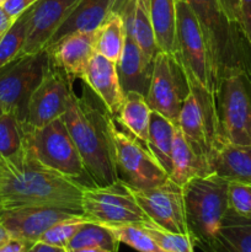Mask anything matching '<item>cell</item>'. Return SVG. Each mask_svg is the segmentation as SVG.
Instances as JSON below:
<instances>
[{"label": "cell", "mask_w": 251, "mask_h": 252, "mask_svg": "<svg viewBox=\"0 0 251 252\" xmlns=\"http://www.w3.org/2000/svg\"><path fill=\"white\" fill-rule=\"evenodd\" d=\"M212 172L229 182L251 185V145L219 143L212 155Z\"/></svg>", "instance_id": "20"}, {"label": "cell", "mask_w": 251, "mask_h": 252, "mask_svg": "<svg viewBox=\"0 0 251 252\" xmlns=\"http://www.w3.org/2000/svg\"><path fill=\"white\" fill-rule=\"evenodd\" d=\"M84 83L100 98L107 112L116 117L125 101V91L120 83L116 62L94 54L83 76Z\"/></svg>", "instance_id": "18"}, {"label": "cell", "mask_w": 251, "mask_h": 252, "mask_svg": "<svg viewBox=\"0 0 251 252\" xmlns=\"http://www.w3.org/2000/svg\"><path fill=\"white\" fill-rule=\"evenodd\" d=\"M27 126L16 113L6 111L0 117V161H9L24 152Z\"/></svg>", "instance_id": "29"}, {"label": "cell", "mask_w": 251, "mask_h": 252, "mask_svg": "<svg viewBox=\"0 0 251 252\" xmlns=\"http://www.w3.org/2000/svg\"><path fill=\"white\" fill-rule=\"evenodd\" d=\"M176 127V123L169 118L152 111L145 145L157 162L164 167L167 175L171 170V150Z\"/></svg>", "instance_id": "27"}, {"label": "cell", "mask_w": 251, "mask_h": 252, "mask_svg": "<svg viewBox=\"0 0 251 252\" xmlns=\"http://www.w3.org/2000/svg\"><path fill=\"white\" fill-rule=\"evenodd\" d=\"M221 10L226 19L233 24L240 25L241 12H240V0H218ZM241 26V25H240Z\"/></svg>", "instance_id": "36"}, {"label": "cell", "mask_w": 251, "mask_h": 252, "mask_svg": "<svg viewBox=\"0 0 251 252\" xmlns=\"http://www.w3.org/2000/svg\"><path fill=\"white\" fill-rule=\"evenodd\" d=\"M130 0H110V14H120L125 11Z\"/></svg>", "instance_id": "42"}, {"label": "cell", "mask_w": 251, "mask_h": 252, "mask_svg": "<svg viewBox=\"0 0 251 252\" xmlns=\"http://www.w3.org/2000/svg\"><path fill=\"white\" fill-rule=\"evenodd\" d=\"M85 221H88L86 218H75L59 221V223L51 226L46 233H43V235L39 238L37 243L66 249L68 244L70 243L71 239L74 238V235L78 233V230L83 226Z\"/></svg>", "instance_id": "34"}, {"label": "cell", "mask_w": 251, "mask_h": 252, "mask_svg": "<svg viewBox=\"0 0 251 252\" xmlns=\"http://www.w3.org/2000/svg\"><path fill=\"white\" fill-rule=\"evenodd\" d=\"M85 185L63 176L37 161L27 147L0 165V204L5 209L20 207H59L81 211Z\"/></svg>", "instance_id": "1"}, {"label": "cell", "mask_w": 251, "mask_h": 252, "mask_svg": "<svg viewBox=\"0 0 251 252\" xmlns=\"http://www.w3.org/2000/svg\"><path fill=\"white\" fill-rule=\"evenodd\" d=\"M126 42V27L122 15L110 14L96 30L95 53L116 62L120 59Z\"/></svg>", "instance_id": "28"}, {"label": "cell", "mask_w": 251, "mask_h": 252, "mask_svg": "<svg viewBox=\"0 0 251 252\" xmlns=\"http://www.w3.org/2000/svg\"><path fill=\"white\" fill-rule=\"evenodd\" d=\"M250 73H251V68H250Z\"/></svg>", "instance_id": "50"}, {"label": "cell", "mask_w": 251, "mask_h": 252, "mask_svg": "<svg viewBox=\"0 0 251 252\" xmlns=\"http://www.w3.org/2000/svg\"><path fill=\"white\" fill-rule=\"evenodd\" d=\"M32 252H68L64 248H57V246L47 245V244L36 243L31 248Z\"/></svg>", "instance_id": "41"}, {"label": "cell", "mask_w": 251, "mask_h": 252, "mask_svg": "<svg viewBox=\"0 0 251 252\" xmlns=\"http://www.w3.org/2000/svg\"><path fill=\"white\" fill-rule=\"evenodd\" d=\"M110 113L100 108L84 89L83 96L71 91L68 106L62 116L65 127L83 159L91 184L107 186L118 180L113 148L108 130Z\"/></svg>", "instance_id": "2"}, {"label": "cell", "mask_w": 251, "mask_h": 252, "mask_svg": "<svg viewBox=\"0 0 251 252\" xmlns=\"http://www.w3.org/2000/svg\"><path fill=\"white\" fill-rule=\"evenodd\" d=\"M220 143L251 145V73L231 69L219 80L216 91Z\"/></svg>", "instance_id": "5"}, {"label": "cell", "mask_w": 251, "mask_h": 252, "mask_svg": "<svg viewBox=\"0 0 251 252\" xmlns=\"http://www.w3.org/2000/svg\"><path fill=\"white\" fill-rule=\"evenodd\" d=\"M68 252H106V251L101 250V249H97V248H84V249H78V250H73Z\"/></svg>", "instance_id": "44"}, {"label": "cell", "mask_w": 251, "mask_h": 252, "mask_svg": "<svg viewBox=\"0 0 251 252\" xmlns=\"http://www.w3.org/2000/svg\"><path fill=\"white\" fill-rule=\"evenodd\" d=\"M126 33L132 37L148 61L154 62L157 52L150 17V0H130L122 12Z\"/></svg>", "instance_id": "23"}, {"label": "cell", "mask_w": 251, "mask_h": 252, "mask_svg": "<svg viewBox=\"0 0 251 252\" xmlns=\"http://www.w3.org/2000/svg\"><path fill=\"white\" fill-rule=\"evenodd\" d=\"M5 112H6V110H5V107H4V106H2L1 103H0V117H1V116L4 115Z\"/></svg>", "instance_id": "45"}, {"label": "cell", "mask_w": 251, "mask_h": 252, "mask_svg": "<svg viewBox=\"0 0 251 252\" xmlns=\"http://www.w3.org/2000/svg\"><path fill=\"white\" fill-rule=\"evenodd\" d=\"M10 238H11L10 234L7 233V230L4 228V225L0 223V246H1L4 243H6Z\"/></svg>", "instance_id": "43"}, {"label": "cell", "mask_w": 251, "mask_h": 252, "mask_svg": "<svg viewBox=\"0 0 251 252\" xmlns=\"http://www.w3.org/2000/svg\"><path fill=\"white\" fill-rule=\"evenodd\" d=\"M188 85V95L180 111L177 127L196 154L211 166L212 155L220 143L216 96L193 84Z\"/></svg>", "instance_id": "10"}, {"label": "cell", "mask_w": 251, "mask_h": 252, "mask_svg": "<svg viewBox=\"0 0 251 252\" xmlns=\"http://www.w3.org/2000/svg\"><path fill=\"white\" fill-rule=\"evenodd\" d=\"M85 218L83 212L59 207H20L0 212V223L11 238L34 245L43 233L59 221Z\"/></svg>", "instance_id": "15"}, {"label": "cell", "mask_w": 251, "mask_h": 252, "mask_svg": "<svg viewBox=\"0 0 251 252\" xmlns=\"http://www.w3.org/2000/svg\"><path fill=\"white\" fill-rule=\"evenodd\" d=\"M132 192L137 203L155 225L189 236L181 186L169 179L159 186L147 189H132Z\"/></svg>", "instance_id": "13"}, {"label": "cell", "mask_w": 251, "mask_h": 252, "mask_svg": "<svg viewBox=\"0 0 251 252\" xmlns=\"http://www.w3.org/2000/svg\"><path fill=\"white\" fill-rule=\"evenodd\" d=\"M16 19H12L9 14L4 10V7L0 6V38L5 34V32L11 27Z\"/></svg>", "instance_id": "40"}, {"label": "cell", "mask_w": 251, "mask_h": 252, "mask_svg": "<svg viewBox=\"0 0 251 252\" xmlns=\"http://www.w3.org/2000/svg\"><path fill=\"white\" fill-rule=\"evenodd\" d=\"M196 15L213 59L217 80L231 69L251 68V44L240 25L226 19L218 0H185Z\"/></svg>", "instance_id": "3"}, {"label": "cell", "mask_w": 251, "mask_h": 252, "mask_svg": "<svg viewBox=\"0 0 251 252\" xmlns=\"http://www.w3.org/2000/svg\"><path fill=\"white\" fill-rule=\"evenodd\" d=\"M81 211L88 220L106 226L150 223L135 201L132 189L120 179L107 186L85 185Z\"/></svg>", "instance_id": "9"}, {"label": "cell", "mask_w": 251, "mask_h": 252, "mask_svg": "<svg viewBox=\"0 0 251 252\" xmlns=\"http://www.w3.org/2000/svg\"><path fill=\"white\" fill-rule=\"evenodd\" d=\"M0 165H1V161H0Z\"/></svg>", "instance_id": "49"}, {"label": "cell", "mask_w": 251, "mask_h": 252, "mask_svg": "<svg viewBox=\"0 0 251 252\" xmlns=\"http://www.w3.org/2000/svg\"><path fill=\"white\" fill-rule=\"evenodd\" d=\"M212 174V169L196 154L179 127H176L171 150V170L169 179L184 187L189 180Z\"/></svg>", "instance_id": "24"}, {"label": "cell", "mask_w": 251, "mask_h": 252, "mask_svg": "<svg viewBox=\"0 0 251 252\" xmlns=\"http://www.w3.org/2000/svg\"><path fill=\"white\" fill-rule=\"evenodd\" d=\"M241 29L251 44V0H240Z\"/></svg>", "instance_id": "38"}, {"label": "cell", "mask_w": 251, "mask_h": 252, "mask_svg": "<svg viewBox=\"0 0 251 252\" xmlns=\"http://www.w3.org/2000/svg\"><path fill=\"white\" fill-rule=\"evenodd\" d=\"M229 181L214 172L189 180L184 187L185 214L196 248L207 245L218 234L228 204Z\"/></svg>", "instance_id": "4"}, {"label": "cell", "mask_w": 251, "mask_h": 252, "mask_svg": "<svg viewBox=\"0 0 251 252\" xmlns=\"http://www.w3.org/2000/svg\"><path fill=\"white\" fill-rule=\"evenodd\" d=\"M150 17L157 49L177 58L176 0H150Z\"/></svg>", "instance_id": "25"}, {"label": "cell", "mask_w": 251, "mask_h": 252, "mask_svg": "<svg viewBox=\"0 0 251 252\" xmlns=\"http://www.w3.org/2000/svg\"><path fill=\"white\" fill-rule=\"evenodd\" d=\"M142 226L164 252H194V245L188 235L165 230L153 221L142 224Z\"/></svg>", "instance_id": "33"}, {"label": "cell", "mask_w": 251, "mask_h": 252, "mask_svg": "<svg viewBox=\"0 0 251 252\" xmlns=\"http://www.w3.org/2000/svg\"><path fill=\"white\" fill-rule=\"evenodd\" d=\"M33 245L25 243L20 239L10 238L6 243L0 246V252H27Z\"/></svg>", "instance_id": "39"}, {"label": "cell", "mask_w": 251, "mask_h": 252, "mask_svg": "<svg viewBox=\"0 0 251 252\" xmlns=\"http://www.w3.org/2000/svg\"><path fill=\"white\" fill-rule=\"evenodd\" d=\"M150 115L152 108L148 105L145 96L137 91H128L125 94V101L120 112L113 118L122 127L127 128L130 134L145 144L148 139Z\"/></svg>", "instance_id": "26"}, {"label": "cell", "mask_w": 251, "mask_h": 252, "mask_svg": "<svg viewBox=\"0 0 251 252\" xmlns=\"http://www.w3.org/2000/svg\"><path fill=\"white\" fill-rule=\"evenodd\" d=\"M228 204L230 211L251 217V185L229 182Z\"/></svg>", "instance_id": "35"}, {"label": "cell", "mask_w": 251, "mask_h": 252, "mask_svg": "<svg viewBox=\"0 0 251 252\" xmlns=\"http://www.w3.org/2000/svg\"><path fill=\"white\" fill-rule=\"evenodd\" d=\"M79 1L80 0H37L30 7L26 42L19 57L37 53L46 48L49 39Z\"/></svg>", "instance_id": "16"}, {"label": "cell", "mask_w": 251, "mask_h": 252, "mask_svg": "<svg viewBox=\"0 0 251 252\" xmlns=\"http://www.w3.org/2000/svg\"><path fill=\"white\" fill-rule=\"evenodd\" d=\"M154 62L148 61L137 42L126 33V42L120 59L117 61V71L123 91H137L147 95L150 75Z\"/></svg>", "instance_id": "19"}, {"label": "cell", "mask_w": 251, "mask_h": 252, "mask_svg": "<svg viewBox=\"0 0 251 252\" xmlns=\"http://www.w3.org/2000/svg\"><path fill=\"white\" fill-rule=\"evenodd\" d=\"M108 15L110 0H80L49 39L46 48L52 47L71 33L96 31Z\"/></svg>", "instance_id": "21"}, {"label": "cell", "mask_w": 251, "mask_h": 252, "mask_svg": "<svg viewBox=\"0 0 251 252\" xmlns=\"http://www.w3.org/2000/svg\"><path fill=\"white\" fill-rule=\"evenodd\" d=\"M120 244L118 239L108 226L88 220L83 224V226L68 244L66 251L84 248H97L106 252H118Z\"/></svg>", "instance_id": "30"}, {"label": "cell", "mask_w": 251, "mask_h": 252, "mask_svg": "<svg viewBox=\"0 0 251 252\" xmlns=\"http://www.w3.org/2000/svg\"><path fill=\"white\" fill-rule=\"evenodd\" d=\"M5 2V0H0V6H2V4Z\"/></svg>", "instance_id": "46"}, {"label": "cell", "mask_w": 251, "mask_h": 252, "mask_svg": "<svg viewBox=\"0 0 251 252\" xmlns=\"http://www.w3.org/2000/svg\"><path fill=\"white\" fill-rule=\"evenodd\" d=\"M189 85L179 59L171 54L157 52L153 63L148 86L147 102L152 111L176 123Z\"/></svg>", "instance_id": "12"}, {"label": "cell", "mask_w": 251, "mask_h": 252, "mask_svg": "<svg viewBox=\"0 0 251 252\" xmlns=\"http://www.w3.org/2000/svg\"><path fill=\"white\" fill-rule=\"evenodd\" d=\"M27 252H32V250H31V249H30V250H29V251H27Z\"/></svg>", "instance_id": "48"}, {"label": "cell", "mask_w": 251, "mask_h": 252, "mask_svg": "<svg viewBox=\"0 0 251 252\" xmlns=\"http://www.w3.org/2000/svg\"><path fill=\"white\" fill-rule=\"evenodd\" d=\"M29 20L30 7L15 20L11 27L0 38V69L16 59L24 48L29 30Z\"/></svg>", "instance_id": "31"}, {"label": "cell", "mask_w": 251, "mask_h": 252, "mask_svg": "<svg viewBox=\"0 0 251 252\" xmlns=\"http://www.w3.org/2000/svg\"><path fill=\"white\" fill-rule=\"evenodd\" d=\"M51 64L47 49L17 57L0 69V103L6 111L26 121L27 106L34 89L43 79Z\"/></svg>", "instance_id": "11"}, {"label": "cell", "mask_w": 251, "mask_h": 252, "mask_svg": "<svg viewBox=\"0 0 251 252\" xmlns=\"http://www.w3.org/2000/svg\"><path fill=\"white\" fill-rule=\"evenodd\" d=\"M177 58L189 84L216 96L218 80L211 51L196 15L185 0H176Z\"/></svg>", "instance_id": "6"}, {"label": "cell", "mask_w": 251, "mask_h": 252, "mask_svg": "<svg viewBox=\"0 0 251 252\" xmlns=\"http://www.w3.org/2000/svg\"><path fill=\"white\" fill-rule=\"evenodd\" d=\"M71 91L70 79L51 62L43 79L30 97L25 123L38 128L62 117L66 111Z\"/></svg>", "instance_id": "14"}, {"label": "cell", "mask_w": 251, "mask_h": 252, "mask_svg": "<svg viewBox=\"0 0 251 252\" xmlns=\"http://www.w3.org/2000/svg\"><path fill=\"white\" fill-rule=\"evenodd\" d=\"M121 244H126L138 252H164L147 233L142 224H125L108 226Z\"/></svg>", "instance_id": "32"}, {"label": "cell", "mask_w": 251, "mask_h": 252, "mask_svg": "<svg viewBox=\"0 0 251 252\" xmlns=\"http://www.w3.org/2000/svg\"><path fill=\"white\" fill-rule=\"evenodd\" d=\"M0 212H2V207H1V204H0Z\"/></svg>", "instance_id": "47"}, {"label": "cell", "mask_w": 251, "mask_h": 252, "mask_svg": "<svg viewBox=\"0 0 251 252\" xmlns=\"http://www.w3.org/2000/svg\"><path fill=\"white\" fill-rule=\"evenodd\" d=\"M108 130L118 179L133 189H152L169 180L167 172L148 150L147 145L129 132L121 130L111 115Z\"/></svg>", "instance_id": "7"}, {"label": "cell", "mask_w": 251, "mask_h": 252, "mask_svg": "<svg viewBox=\"0 0 251 252\" xmlns=\"http://www.w3.org/2000/svg\"><path fill=\"white\" fill-rule=\"evenodd\" d=\"M37 0H5L2 7L12 19H17L22 12L26 11Z\"/></svg>", "instance_id": "37"}, {"label": "cell", "mask_w": 251, "mask_h": 252, "mask_svg": "<svg viewBox=\"0 0 251 252\" xmlns=\"http://www.w3.org/2000/svg\"><path fill=\"white\" fill-rule=\"evenodd\" d=\"M26 147L37 161L63 176L79 181L86 175L83 159L62 117L43 127L27 126Z\"/></svg>", "instance_id": "8"}, {"label": "cell", "mask_w": 251, "mask_h": 252, "mask_svg": "<svg viewBox=\"0 0 251 252\" xmlns=\"http://www.w3.org/2000/svg\"><path fill=\"white\" fill-rule=\"evenodd\" d=\"M198 249L203 252H251V217L229 209L216 238Z\"/></svg>", "instance_id": "22"}, {"label": "cell", "mask_w": 251, "mask_h": 252, "mask_svg": "<svg viewBox=\"0 0 251 252\" xmlns=\"http://www.w3.org/2000/svg\"><path fill=\"white\" fill-rule=\"evenodd\" d=\"M95 34L96 31L71 33L46 48L52 63L63 70L71 83L83 79L95 54Z\"/></svg>", "instance_id": "17"}]
</instances>
